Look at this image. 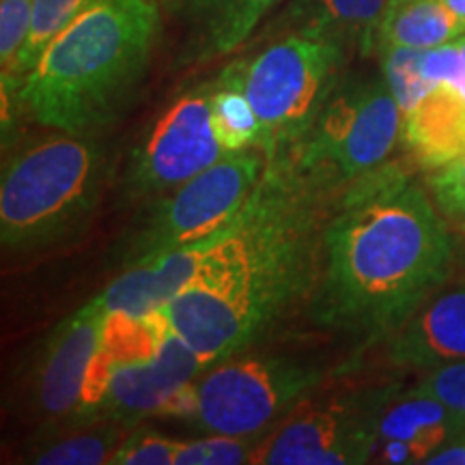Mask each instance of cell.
<instances>
[{
  "instance_id": "18",
  "label": "cell",
  "mask_w": 465,
  "mask_h": 465,
  "mask_svg": "<svg viewBox=\"0 0 465 465\" xmlns=\"http://www.w3.org/2000/svg\"><path fill=\"white\" fill-rule=\"evenodd\" d=\"M388 0H295L293 14L302 28H311L342 44L371 52L377 45Z\"/></svg>"
},
{
  "instance_id": "19",
  "label": "cell",
  "mask_w": 465,
  "mask_h": 465,
  "mask_svg": "<svg viewBox=\"0 0 465 465\" xmlns=\"http://www.w3.org/2000/svg\"><path fill=\"white\" fill-rule=\"evenodd\" d=\"M209 108L213 132L226 153L259 147L261 125L243 89L240 63H232L209 84Z\"/></svg>"
},
{
  "instance_id": "10",
  "label": "cell",
  "mask_w": 465,
  "mask_h": 465,
  "mask_svg": "<svg viewBox=\"0 0 465 465\" xmlns=\"http://www.w3.org/2000/svg\"><path fill=\"white\" fill-rule=\"evenodd\" d=\"M224 155L212 124L209 84L201 86L155 119L134 153L130 185L147 196L171 192Z\"/></svg>"
},
{
  "instance_id": "24",
  "label": "cell",
  "mask_w": 465,
  "mask_h": 465,
  "mask_svg": "<svg viewBox=\"0 0 465 465\" xmlns=\"http://www.w3.org/2000/svg\"><path fill=\"white\" fill-rule=\"evenodd\" d=\"M263 438H235L209 433L194 441H177L174 465H240L252 461L254 450Z\"/></svg>"
},
{
  "instance_id": "16",
  "label": "cell",
  "mask_w": 465,
  "mask_h": 465,
  "mask_svg": "<svg viewBox=\"0 0 465 465\" xmlns=\"http://www.w3.org/2000/svg\"><path fill=\"white\" fill-rule=\"evenodd\" d=\"M465 33V22L446 7L444 0H388L380 45L429 50L449 44Z\"/></svg>"
},
{
  "instance_id": "26",
  "label": "cell",
  "mask_w": 465,
  "mask_h": 465,
  "mask_svg": "<svg viewBox=\"0 0 465 465\" xmlns=\"http://www.w3.org/2000/svg\"><path fill=\"white\" fill-rule=\"evenodd\" d=\"M177 441L149 427L130 431L110 457L113 465H174Z\"/></svg>"
},
{
  "instance_id": "27",
  "label": "cell",
  "mask_w": 465,
  "mask_h": 465,
  "mask_svg": "<svg viewBox=\"0 0 465 465\" xmlns=\"http://www.w3.org/2000/svg\"><path fill=\"white\" fill-rule=\"evenodd\" d=\"M411 391L441 401L452 414L465 422V360L427 371V375Z\"/></svg>"
},
{
  "instance_id": "28",
  "label": "cell",
  "mask_w": 465,
  "mask_h": 465,
  "mask_svg": "<svg viewBox=\"0 0 465 465\" xmlns=\"http://www.w3.org/2000/svg\"><path fill=\"white\" fill-rule=\"evenodd\" d=\"M422 74L431 84L450 83L461 91L465 83V56L459 37L438 48L422 50Z\"/></svg>"
},
{
  "instance_id": "8",
  "label": "cell",
  "mask_w": 465,
  "mask_h": 465,
  "mask_svg": "<svg viewBox=\"0 0 465 465\" xmlns=\"http://www.w3.org/2000/svg\"><path fill=\"white\" fill-rule=\"evenodd\" d=\"M392 397L394 388L391 383L345 391L317 388L259 441L250 463H369L381 411Z\"/></svg>"
},
{
  "instance_id": "25",
  "label": "cell",
  "mask_w": 465,
  "mask_h": 465,
  "mask_svg": "<svg viewBox=\"0 0 465 465\" xmlns=\"http://www.w3.org/2000/svg\"><path fill=\"white\" fill-rule=\"evenodd\" d=\"M427 188L446 223L465 235V155L433 171Z\"/></svg>"
},
{
  "instance_id": "21",
  "label": "cell",
  "mask_w": 465,
  "mask_h": 465,
  "mask_svg": "<svg viewBox=\"0 0 465 465\" xmlns=\"http://www.w3.org/2000/svg\"><path fill=\"white\" fill-rule=\"evenodd\" d=\"M100 0H33V20L31 33H28L25 52H22L20 65H17V93L22 84L33 72L39 58L48 50V45L61 35L65 28L78 20L84 11H89L93 5ZM17 100V97H15Z\"/></svg>"
},
{
  "instance_id": "14",
  "label": "cell",
  "mask_w": 465,
  "mask_h": 465,
  "mask_svg": "<svg viewBox=\"0 0 465 465\" xmlns=\"http://www.w3.org/2000/svg\"><path fill=\"white\" fill-rule=\"evenodd\" d=\"M188 383L158 356L141 362L116 364L110 369L106 392L89 420L130 424L141 418L158 416L162 405Z\"/></svg>"
},
{
  "instance_id": "4",
  "label": "cell",
  "mask_w": 465,
  "mask_h": 465,
  "mask_svg": "<svg viewBox=\"0 0 465 465\" xmlns=\"http://www.w3.org/2000/svg\"><path fill=\"white\" fill-rule=\"evenodd\" d=\"M104 153L93 134L56 132L17 149L3 166L0 240L11 252L48 248L95 212Z\"/></svg>"
},
{
  "instance_id": "11",
  "label": "cell",
  "mask_w": 465,
  "mask_h": 465,
  "mask_svg": "<svg viewBox=\"0 0 465 465\" xmlns=\"http://www.w3.org/2000/svg\"><path fill=\"white\" fill-rule=\"evenodd\" d=\"M108 308L97 295L67 317L45 342L37 373V403L52 418L78 411L89 364L100 347Z\"/></svg>"
},
{
  "instance_id": "20",
  "label": "cell",
  "mask_w": 465,
  "mask_h": 465,
  "mask_svg": "<svg viewBox=\"0 0 465 465\" xmlns=\"http://www.w3.org/2000/svg\"><path fill=\"white\" fill-rule=\"evenodd\" d=\"M127 422L102 420L100 427L72 433L67 438L50 441L26 459L39 465H100L110 463V457L125 440Z\"/></svg>"
},
{
  "instance_id": "2",
  "label": "cell",
  "mask_w": 465,
  "mask_h": 465,
  "mask_svg": "<svg viewBox=\"0 0 465 465\" xmlns=\"http://www.w3.org/2000/svg\"><path fill=\"white\" fill-rule=\"evenodd\" d=\"M160 33L155 0H100L48 45L17 93L37 125L95 134L124 113Z\"/></svg>"
},
{
  "instance_id": "22",
  "label": "cell",
  "mask_w": 465,
  "mask_h": 465,
  "mask_svg": "<svg viewBox=\"0 0 465 465\" xmlns=\"http://www.w3.org/2000/svg\"><path fill=\"white\" fill-rule=\"evenodd\" d=\"M33 20V0H0V67L3 100L17 97V65L25 52Z\"/></svg>"
},
{
  "instance_id": "6",
  "label": "cell",
  "mask_w": 465,
  "mask_h": 465,
  "mask_svg": "<svg viewBox=\"0 0 465 465\" xmlns=\"http://www.w3.org/2000/svg\"><path fill=\"white\" fill-rule=\"evenodd\" d=\"M401 136L403 113L386 80H356L336 86L289 164L312 188L358 182L386 164Z\"/></svg>"
},
{
  "instance_id": "15",
  "label": "cell",
  "mask_w": 465,
  "mask_h": 465,
  "mask_svg": "<svg viewBox=\"0 0 465 465\" xmlns=\"http://www.w3.org/2000/svg\"><path fill=\"white\" fill-rule=\"evenodd\" d=\"M465 431V422L452 414L441 401L410 391L405 397H392L383 407L375 441H403L420 459L433 455L440 446Z\"/></svg>"
},
{
  "instance_id": "9",
  "label": "cell",
  "mask_w": 465,
  "mask_h": 465,
  "mask_svg": "<svg viewBox=\"0 0 465 465\" xmlns=\"http://www.w3.org/2000/svg\"><path fill=\"white\" fill-rule=\"evenodd\" d=\"M267 153L243 149L226 153L216 164L173 190L132 246L130 263L153 259L223 231L246 209L263 177Z\"/></svg>"
},
{
  "instance_id": "1",
  "label": "cell",
  "mask_w": 465,
  "mask_h": 465,
  "mask_svg": "<svg viewBox=\"0 0 465 465\" xmlns=\"http://www.w3.org/2000/svg\"><path fill=\"white\" fill-rule=\"evenodd\" d=\"M450 229L431 194L397 166L353 182L323 235L317 322L392 334L455 274Z\"/></svg>"
},
{
  "instance_id": "29",
  "label": "cell",
  "mask_w": 465,
  "mask_h": 465,
  "mask_svg": "<svg viewBox=\"0 0 465 465\" xmlns=\"http://www.w3.org/2000/svg\"><path fill=\"white\" fill-rule=\"evenodd\" d=\"M429 465H465V431L440 446L431 457L427 459Z\"/></svg>"
},
{
  "instance_id": "23",
  "label": "cell",
  "mask_w": 465,
  "mask_h": 465,
  "mask_svg": "<svg viewBox=\"0 0 465 465\" xmlns=\"http://www.w3.org/2000/svg\"><path fill=\"white\" fill-rule=\"evenodd\" d=\"M383 80L391 86L403 116L411 113L431 83L422 74V50L403 45H380Z\"/></svg>"
},
{
  "instance_id": "3",
  "label": "cell",
  "mask_w": 465,
  "mask_h": 465,
  "mask_svg": "<svg viewBox=\"0 0 465 465\" xmlns=\"http://www.w3.org/2000/svg\"><path fill=\"white\" fill-rule=\"evenodd\" d=\"M302 235L298 216L263 218L246 265L182 291L158 312L207 366L242 353L300 291Z\"/></svg>"
},
{
  "instance_id": "17",
  "label": "cell",
  "mask_w": 465,
  "mask_h": 465,
  "mask_svg": "<svg viewBox=\"0 0 465 465\" xmlns=\"http://www.w3.org/2000/svg\"><path fill=\"white\" fill-rule=\"evenodd\" d=\"M281 0H192L190 17L201 56L232 52Z\"/></svg>"
},
{
  "instance_id": "12",
  "label": "cell",
  "mask_w": 465,
  "mask_h": 465,
  "mask_svg": "<svg viewBox=\"0 0 465 465\" xmlns=\"http://www.w3.org/2000/svg\"><path fill=\"white\" fill-rule=\"evenodd\" d=\"M388 341V360L399 369L431 371L465 360V278L446 282Z\"/></svg>"
},
{
  "instance_id": "13",
  "label": "cell",
  "mask_w": 465,
  "mask_h": 465,
  "mask_svg": "<svg viewBox=\"0 0 465 465\" xmlns=\"http://www.w3.org/2000/svg\"><path fill=\"white\" fill-rule=\"evenodd\" d=\"M403 141L411 158L427 171L465 155V95L450 83H438L403 116Z\"/></svg>"
},
{
  "instance_id": "30",
  "label": "cell",
  "mask_w": 465,
  "mask_h": 465,
  "mask_svg": "<svg viewBox=\"0 0 465 465\" xmlns=\"http://www.w3.org/2000/svg\"><path fill=\"white\" fill-rule=\"evenodd\" d=\"M446 7H449L457 17H461L465 22V0H444Z\"/></svg>"
},
{
  "instance_id": "5",
  "label": "cell",
  "mask_w": 465,
  "mask_h": 465,
  "mask_svg": "<svg viewBox=\"0 0 465 465\" xmlns=\"http://www.w3.org/2000/svg\"><path fill=\"white\" fill-rule=\"evenodd\" d=\"M347 44L300 28L240 61L243 89L261 125L259 149L276 158L298 144L339 86Z\"/></svg>"
},
{
  "instance_id": "7",
  "label": "cell",
  "mask_w": 465,
  "mask_h": 465,
  "mask_svg": "<svg viewBox=\"0 0 465 465\" xmlns=\"http://www.w3.org/2000/svg\"><path fill=\"white\" fill-rule=\"evenodd\" d=\"M328 377L332 371L311 360L235 353L194 380L190 424L203 433L265 438Z\"/></svg>"
}]
</instances>
